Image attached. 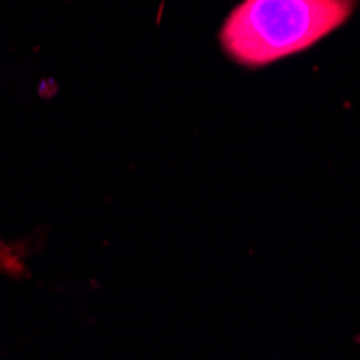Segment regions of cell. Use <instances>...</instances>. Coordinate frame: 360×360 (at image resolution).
<instances>
[{"label":"cell","mask_w":360,"mask_h":360,"mask_svg":"<svg viewBox=\"0 0 360 360\" xmlns=\"http://www.w3.org/2000/svg\"><path fill=\"white\" fill-rule=\"evenodd\" d=\"M354 9L356 0H242L220 28V46L244 68H264L333 35Z\"/></svg>","instance_id":"cell-1"}]
</instances>
